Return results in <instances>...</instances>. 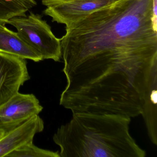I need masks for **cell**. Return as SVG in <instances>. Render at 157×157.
<instances>
[{
	"label": "cell",
	"instance_id": "cell-6",
	"mask_svg": "<svg viewBox=\"0 0 157 157\" xmlns=\"http://www.w3.org/2000/svg\"><path fill=\"white\" fill-rule=\"evenodd\" d=\"M119 1L70 0L47 6L44 13L52 18V21L67 26L96 11L110 6Z\"/></svg>",
	"mask_w": 157,
	"mask_h": 157
},
{
	"label": "cell",
	"instance_id": "cell-4",
	"mask_svg": "<svg viewBox=\"0 0 157 157\" xmlns=\"http://www.w3.org/2000/svg\"><path fill=\"white\" fill-rule=\"evenodd\" d=\"M43 110L35 95L19 92L0 106V129L6 134Z\"/></svg>",
	"mask_w": 157,
	"mask_h": 157
},
{
	"label": "cell",
	"instance_id": "cell-1",
	"mask_svg": "<svg viewBox=\"0 0 157 157\" xmlns=\"http://www.w3.org/2000/svg\"><path fill=\"white\" fill-rule=\"evenodd\" d=\"M157 0H119L66 26L63 71L113 84L157 67Z\"/></svg>",
	"mask_w": 157,
	"mask_h": 157
},
{
	"label": "cell",
	"instance_id": "cell-5",
	"mask_svg": "<svg viewBox=\"0 0 157 157\" xmlns=\"http://www.w3.org/2000/svg\"><path fill=\"white\" fill-rule=\"evenodd\" d=\"M30 79L25 59L0 52V106Z\"/></svg>",
	"mask_w": 157,
	"mask_h": 157
},
{
	"label": "cell",
	"instance_id": "cell-10",
	"mask_svg": "<svg viewBox=\"0 0 157 157\" xmlns=\"http://www.w3.org/2000/svg\"><path fill=\"white\" fill-rule=\"evenodd\" d=\"M5 157H60V155L59 151L44 149L31 142L13 151Z\"/></svg>",
	"mask_w": 157,
	"mask_h": 157
},
{
	"label": "cell",
	"instance_id": "cell-11",
	"mask_svg": "<svg viewBox=\"0 0 157 157\" xmlns=\"http://www.w3.org/2000/svg\"><path fill=\"white\" fill-rule=\"evenodd\" d=\"M70 0H42V2L44 6H50V5H55L58 3L66 2Z\"/></svg>",
	"mask_w": 157,
	"mask_h": 157
},
{
	"label": "cell",
	"instance_id": "cell-8",
	"mask_svg": "<svg viewBox=\"0 0 157 157\" xmlns=\"http://www.w3.org/2000/svg\"><path fill=\"white\" fill-rule=\"evenodd\" d=\"M0 52L30 59L34 62L43 60L40 56L30 47L17 32L0 24Z\"/></svg>",
	"mask_w": 157,
	"mask_h": 157
},
{
	"label": "cell",
	"instance_id": "cell-2",
	"mask_svg": "<svg viewBox=\"0 0 157 157\" xmlns=\"http://www.w3.org/2000/svg\"><path fill=\"white\" fill-rule=\"evenodd\" d=\"M131 120L119 115L72 114L53 141L60 148V157H145L129 132Z\"/></svg>",
	"mask_w": 157,
	"mask_h": 157
},
{
	"label": "cell",
	"instance_id": "cell-12",
	"mask_svg": "<svg viewBox=\"0 0 157 157\" xmlns=\"http://www.w3.org/2000/svg\"><path fill=\"white\" fill-rule=\"evenodd\" d=\"M5 134H6V133L5 131H3L2 129H0V140L5 136Z\"/></svg>",
	"mask_w": 157,
	"mask_h": 157
},
{
	"label": "cell",
	"instance_id": "cell-7",
	"mask_svg": "<svg viewBox=\"0 0 157 157\" xmlns=\"http://www.w3.org/2000/svg\"><path fill=\"white\" fill-rule=\"evenodd\" d=\"M44 128V121L37 115L5 134L0 140V157H5L13 151L33 142L35 135Z\"/></svg>",
	"mask_w": 157,
	"mask_h": 157
},
{
	"label": "cell",
	"instance_id": "cell-3",
	"mask_svg": "<svg viewBox=\"0 0 157 157\" xmlns=\"http://www.w3.org/2000/svg\"><path fill=\"white\" fill-rule=\"evenodd\" d=\"M14 26L20 37L44 59L56 62L61 58L60 39L56 37L50 25L39 14L16 16L7 21Z\"/></svg>",
	"mask_w": 157,
	"mask_h": 157
},
{
	"label": "cell",
	"instance_id": "cell-9",
	"mask_svg": "<svg viewBox=\"0 0 157 157\" xmlns=\"http://www.w3.org/2000/svg\"><path fill=\"white\" fill-rule=\"evenodd\" d=\"M36 5L35 0H0V24L5 25L13 17L26 15Z\"/></svg>",
	"mask_w": 157,
	"mask_h": 157
}]
</instances>
